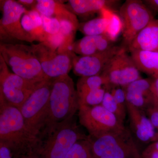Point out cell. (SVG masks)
<instances>
[{
    "mask_svg": "<svg viewBox=\"0 0 158 158\" xmlns=\"http://www.w3.org/2000/svg\"><path fill=\"white\" fill-rule=\"evenodd\" d=\"M130 127L139 141L144 143L158 141L156 130L143 110L126 102Z\"/></svg>",
    "mask_w": 158,
    "mask_h": 158,
    "instance_id": "cell-14",
    "label": "cell"
},
{
    "mask_svg": "<svg viewBox=\"0 0 158 158\" xmlns=\"http://www.w3.org/2000/svg\"><path fill=\"white\" fill-rule=\"evenodd\" d=\"M31 46L44 73L48 78L54 79L66 75L73 68V51L59 53L43 42Z\"/></svg>",
    "mask_w": 158,
    "mask_h": 158,
    "instance_id": "cell-12",
    "label": "cell"
},
{
    "mask_svg": "<svg viewBox=\"0 0 158 158\" xmlns=\"http://www.w3.org/2000/svg\"><path fill=\"white\" fill-rule=\"evenodd\" d=\"M79 106L77 92L69 75L52 79L48 119L42 139L58 125L73 119Z\"/></svg>",
    "mask_w": 158,
    "mask_h": 158,
    "instance_id": "cell-2",
    "label": "cell"
},
{
    "mask_svg": "<svg viewBox=\"0 0 158 158\" xmlns=\"http://www.w3.org/2000/svg\"><path fill=\"white\" fill-rule=\"evenodd\" d=\"M17 2L27 10L35 9L37 3V0H18Z\"/></svg>",
    "mask_w": 158,
    "mask_h": 158,
    "instance_id": "cell-32",
    "label": "cell"
},
{
    "mask_svg": "<svg viewBox=\"0 0 158 158\" xmlns=\"http://www.w3.org/2000/svg\"><path fill=\"white\" fill-rule=\"evenodd\" d=\"M101 105L106 110L114 114L122 123H124L127 111L123 110L118 106L110 91H106Z\"/></svg>",
    "mask_w": 158,
    "mask_h": 158,
    "instance_id": "cell-25",
    "label": "cell"
},
{
    "mask_svg": "<svg viewBox=\"0 0 158 158\" xmlns=\"http://www.w3.org/2000/svg\"><path fill=\"white\" fill-rule=\"evenodd\" d=\"M103 86L109 87V83L106 78L102 75L81 77L77 84V90L79 98L91 90L102 88Z\"/></svg>",
    "mask_w": 158,
    "mask_h": 158,
    "instance_id": "cell-22",
    "label": "cell"
},
{
    "mask_svg": "<svg viewBox=\"0 0 158 158\" xmlns=\"http://www.w3.org/2000/svg\"><path fill=\"white\" fill-rule=\"evenodd\" d=\"M90 138L94 158H137L140 155L126 128L98 138Z\"/></svg>",
    "mask_w": 158,
    "mask_h": 158,
    "instance_id": "cell-6",
    "label": "cell"
},
{
    "mask_svg": "<svg viewBox=\"0 0 158 158\" xmlns=\"http://www.w3.org/2000/svg\"><path fill=\"white\" fill-rule=\"evenodd\" d=\"M0 142L10 148L15 157L38 155L43 140L27 127L18 108L0 100Z\"/></svg>",
    "mask_w": 158,
    "mask_h": 158,
    "instance_id": "cell-1",
    "label": "cell"
},
{
    "mask_svg": "<svg viewBox=\"0 0 158 158\" xmlns=\"http://www.w3.org/2000/svg\"><path fill=\"white\" fill-rule=\"evenodd\" d=\"M158 52V19L152 21L137 35L127 48V51Z\"/></svg>",
    "mask_w": 158,
    "mask_h": 158,
    "instance_id": "cell-18",
    "label": "cell"
},
{
    "mask_svg": "<svg viewBox=\"0 0 158 158\" xmlns=\"http://www.w3.org/2000/svg\"><path fill=\"white\" fill-rule=\"evenodd\" d=\"M22 25L33 41L44 42L47 34L43 26L42 16L35 9L27 10L21 19Z\"/></svg>",
    "mask_w": 158,
    "mask_h": 158,
    "instance_id": "cell-19",
    "label": "cell"
},
{
    "mask_svg": "<svg viewBox=\"0 0 158 158\" xmlns=\"http://www.w3.org/2000/svg\"><path fill=\"white\" fill-rule=\"evenodd\" d=\"M143 2L152 12L158 13V0H144Z\"/></svg>",
    "mask_w": 158,
    "mask_h": 158,
    "instance_id": "cell-33",
    "label": "cell"
},
{
    "mask_svg": "<svg viewBox=\"0 0 158 158\" xmlns=\"http://www.w3.org/2000/svg\"><path fill=\"white\" fill-rule=\"evenodd\" d=\"M108 26V19L100 15L86 22L80 23L78 30L85 36L105 35Z\"/></svg>",
    "mask_w": 158,
    "mask_h": 158,
    "instance_id": "cell-23",
    "label": "cell"
},
{
    "mask_svg": "<svg viewBox=\"0 0 158 158\" xmlns=\"http://www.w3.org/2000/svg\"><path fill=\"white\" fill-rule=\"evenodd\" d=\"M0 56L13 73L23 78L37 84L50 80L44 73L31 45L1 43Z\"/></svg>",
    "mask_w": 158,
    "mask_h": 158,
    "instance_id": "cell-3",
    "label": "cell"
},
{
    "mask_svg": "<svg viewBox=\"0 0 158 158\" xmlns=\"http://www.w3.org/2000/svg\"><path fill=\"white\" fill-rule=\"evenodd\" d=\"M129 52L140 72L154 78L158 77V52L138 50Z\"/></svg>",
    "mask_w": 158,
    "mask_h": 158,
    "instance_id": "cell-20",
    "label": "cell"
},
{
    "mask_svg": "<svg viewBox=\"0 0 158 158\" xmlns=\"http://www.w3.org/2000/svg\"><path fill=\"white\" fill-rule=\"evenodd\" d=\"M151 91L155 98L158 100V77L154 78L152 80Z\"/></svg>",
    "mask_w": 158,
    "mask_h": 158,
    "instance_id": "cell-34",
    "label": "cell"
},
{
    "mask_svg": "<svg viewBox=\"0 0 158 158\" xmlns=\"http://www.w3.org/2000/svg\"><path fill=\"white\" fill-rule=\"evenodd\" d=\"M137 158H142L141 157V155H140L139 156H138V157H137Z\"/></svg>",
    "mask_w": 158,
    "mask_h": 158,
    "instance_id": "cell-36",
    "label": "cell"
},
{
    "mask_svg": "<svg viewBox=\"0 0 158 158\" xmlns=\"http://www.w3.org/2000/svg\"><path fill=\"white\" fill-rule=\"evenodd\" d=\"M141 156L142 158H158V141L148 146Z\"/></svg>",
    "mask_w": 158,
    "mask_h": 158,
    "instance_id": "cell-29",
    "label": "cell"
},
{
    "mask_svg": "<svg viewBox=\"0 0 158 158\" xmlns=\"http://www.w3.org/2000/svg\"><path fill=\"white\" fill-rule=\"evenodd\" d=\"M152 81L141 78L122 87L125 92L126 102L142 110L152 106L154 99L151 91Z\"/></svg>",
    "mask_w": 158,
    "mask_h": 158,
    "instance_id": "cell-15",
    "label": "cell"
},
{
    "mask_svg": "<svg viewBox=\"0 0 158 158\" xmlns=\"http://www.w3.org/2000/svg\"><path fill=\"white\" fill-rule=\"evenodd\" d=\"M106 90L105 88H98L91 90L79 98V105L94 106L102 104Z\"/></svg>",
    "mask_w": 158,
    "mask_h": 158,
    "instance_id": "cell-26",
    "label": "cell"
},
{
    "mask_svg": "<svg viewBox=\"0 0 158 158\" xmlns=\"http://www.w3.org/2000/svg\"><path fill=\"white\" fill-rule=\"evenodd\" d=\"M123 47L127 49L137 35L154 19L153 12L140 0H127L120 7Z\"/></svg>",
    "mask_w": 158,
    "mask_h": 158,
    "instance_id": "cell-9",
    "label": "cell"
},
{
    "mask_svg": "<svg viewBox=\"0 0 158 158\" xmlns=\"http://www.w3.org/2000/svg\"><path fill=\"white\" fill-rule=\"evenodd\" d=\"M15 158H40V157L37 154H32L16 156L15 157Z\"/></svg>",
    "mask_w": 158,
    "mask_h": 158,
    "instance_id": "cell-35",
    "label": "cell"
},
{
    "mask_svg": "<svg viewBox=\"0 0 158 158\" xmlns=\"http://www.w3.org/2000/svg\"><path fill=\"white\" fill-rule=\"evenodd\" d=\"M113 98L118 106L125 111H127L126 106V98L124 89L122 87L115 86L110 91Z\"/></svg>",
    "mask_w": 158,
    "mask_h": 158,
    "instance_id": "cell-28",
    "label": "cell"
},
{
    "mask_svg": "<svg viewBox=\"0 0 158 158\" xmlns=\"http://www.w3.org/2000/svg\"><path fill=\"white\" fill-rule=\"evenodd\" d=\"M106 35L85 36L73 43L71 50L80 56H93L110 51L115 46Z\"/></svg>",
    "mask_w": 158,
    "mask_h": 158,
    "instance_id": "cell-16",
    "label": "cell"
},
{
    "mask_svg": "<svg viewBox=\"0 0 158 158\" xmlns=\"http://www.w3.org/2000/svg\"><path fill=\"white\" fill-rule=\"evenodd\" d=\"M100 14L108 21L107 29L105 35L114 42L119 34L122 33L123 25L120 15L114 9L110 8L102 9Z\"/></svg>",
    "mask_w": 158,
    "mask_h": 158,
    "instance_id": "cell-21",
    "label": "cell"
},
{
    "mask_svg": "<svg viewBox=\"0 0 158 158\" xmlns=\"http://www.w3.org/2000/svg\"><path fill=\"white\" fill-rule=\"evenodd\" d=\"M52 79L43 82L20 108L25 123L33 134L42 139L48 119Z\"/></svg>",
    "mask_w": 158,
    "mask_h": 158,
    "instance_id": "cell-4",
    "label": "cell"
},
{
    "mask_svg": "<svg viewBox=\"0 0 158 158\" xmlns=\"http://www.w3.org/2000/svg\"><path fill=\"white\" fill-rule=\"evenodd\" d=\"M127 51L122 46L102 73L101 74L107 80L109 87H125L142 78L140 71Z\"/></svg>",
    "mask_w": 158,
    "mask_h": 158,
    "instance_id": "cell-11",
    "label": "cell"
},
{
    "mask_svg": "<svg viewBox=\"0 0 158 158\" xmlns=\"http://www.w3.org/2000/svg\"><path fill=\"white\" fill-rule=\"evenodd\" d=\"M0 158H15L11 148L2 142H0Z\"/></svg>",
    "mask_w": 158,
    "mask_h": 158,
    "instance_id": "cell-31",
    "label": "cell"
},
{
    "mask_svg": "<svg viewBox=\"0 0 158 158\" xmlns=\"http://www.w3.org/2000/svg\"><path fill=\"white\" fill-rule=\"evenodd\" d=\"M79 131L73 119L62 123L43 140L40 158H64L78 141L88 139Z\"/></svg>",
    "mask_w": 158,
    "mask_h": 158,
    "instance_id": "cell-5",
    "label": "cell"
},
{
    "mask_svg": "<svg viewBox=\"0 0 158 158\" xmlns=\"http://www.w3.org/2000/svg\"><path fill=\"white\" fill-rule=\"evenodd\" d=\"M2 17L0 20V40L5 44H16L25 41L32 43L33 40L24 31L21 19L27 9L14 0H1Z\"/></svg>",
    "mask_w": 158,
    "mask_h": 158,
    "instance_id": "cell-10",
    "label": "cell"
},
{
    "mask_svg": "<svg viewBox=\"0 0 158 158\" xmlns=\"http://www.w3.org/2000/svg\"><path fill=\"white\" fill-rule=\"evenodd\" d=\"M43 26L45 33L49 35H53L60 32V25L56 18L42 16Z\"/></svg>",
    "mask_w": 158,
    "mask_h": 158,
    "instance_id": "cell-27",
    "label": "cell"
},
{
    "mask_svg": "<svg viewBox=\"0 0 158 158\" xmlns=\"http://www.w3.org/2000/svg\"><path fill=\"white\" fill-rule=\"evenodd\" d=\"M64 158H94L90 136L77 142Z\"/></svg>",
    "mask_w": 158,
    "mask_h": 158,
    "instance_id": "cell-24",
    "label": "cell"
},
{
    "mask_svg": "<svg viewBox=\"0 0 158 158\" xmlns=\"http://www.w3.org/2000/svg\"><path fill=\"white\" fill-rule=\"evenodd\" d=\"M118 2L114 0H69L65 6L76 15L83 18L100 13L104 8L113 9Z\"/></svg>",
    "mask_w": 158,
    "mask_h": 158,
    "instance_id": "cell-17",
    "label": "cell"
},
{
    "mask_svg": "<svg viewBox=\"0 0 158 158\" xmlns=\"http://www.w3.org/2000/svg\"><path fill=\"white\" fill-rule=\"evenodd\" d=\"M42 83H33L11 73L0 56V100L19 110L31 94Z\"/></svg>",
    "mask_w": 158,
    "mask_h": 158,
    "instance_id": "cell-8",
    "label": "cell"
},
{
    "mask_svg": "<svg viewBox=\"0 0 158 158\" xmlns=\"http://www.w3.org/2000/svg\"><path fill=\"white\" fill-rule=\"evenodd\" d=\"M146 110L148 118L156 130L158 141V112L152 106L147 108Z\"/></svg>",
    "mask_w": 158,
    "mask_h": 158,
    "instance_id": "cell-30",
    "label": "cell"
},
{
    "mask_svg": "<svg viewBox=\"0 0 158 158\" xmlns=\"http://www.w3.org/2000/svg\"><path fill=\"white\" fill-rule=\"evenodd\" d=\"M78 117L80 123L91 138H98L126 129L123 123L101 105L94 106L80 105Z\"/></svg>",
    "mask_w": 158,
    "mask_h": 158,
    "instance_id": "cell-7",
    "label": "cell"
},
{
    "mask_svg": "<svg viewBox=\"0 0 158 158\" xmlns=\"http://www.w3.org/2000/svg\"><path fill=\"white\" fill-rule=\"evenodd\" d=\"M122 47L115 46L106 52L93 56H77L73 52V69L74 73L81 77L101 74L110 60Z\"/></svg>",
    "mask_w": 158,
    "mask_h": 158,
    "instance_id": "cell-13",
    "label": "cell"
}]
</instances>
